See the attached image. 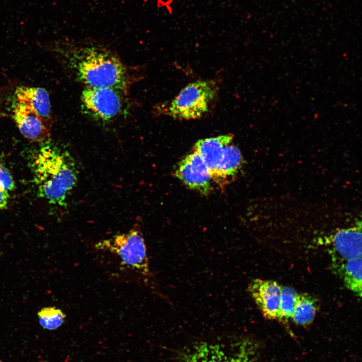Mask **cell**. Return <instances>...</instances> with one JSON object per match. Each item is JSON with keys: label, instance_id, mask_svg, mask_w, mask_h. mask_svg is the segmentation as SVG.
<instances>
[{"label": "cell", "instance_id": "obj_13", "mask_svg": "<svg viewBox=\"0 0 362 362\" xmlns=\"http://www.w3.org/2000/svg\"><path fill=\"white\" fill-rule=\"evenodd\" d=\"M243 162L241 152L236 146L231 143L225 147L219 168V186L220 187L227 185L230 179L238 173Z\"/></svg>", "mask_w": 362, "mask_h": 362}, {"label": "cell", "instance_id": "obj_14", "mask_svg": "<svg viewBox=\"0 0 362 362\" xmlns=\"http://www.w3.org/2000/svg\"><path fill=\"white\" fill-rule=\"evenodd\" d=\"M361 257L338 263V273L345 286L360 298L361 295Z\"/></svg>", "mask_w": 362, "mask_h": 362}, {"label": "cell", "instance_id": "obj_19", "mask_svg": "<svg viewBox=\"0 0 362 362\" xmlns=\"http://www.w3.org/2000/svg\"><path fill=\"white\" fill-rule=\"evenodd\" d=\"M9 192L0 190V210L6 208L9 198Z\"/></svg>", "mask_w": 362, "mask_h": 362}, {"label": "cell", "instance_id": "obj_18", "mask_svg": "<svg viewBox=\"0 0 362 362\" xmlns=\"http://www.w3.org/2000/svg\"><path fill=\"white\" fill-rule=\"evenodd\" d=\"M15 188L13 177L0 157V190L9 192Z\"/></svg>", "mask_w": 362, "mask_h": 362}, {"label": "cell", "instance_id": "obj_20", "mask_svg": "<svg viewBox=\"0 0 362 362\" xmlns=\"http://www.w3.org/2000/svg\"><path fill=\"white\" fill-rule=\"evenodd\" d=\"M0 362H1V360H0Z\"/></svg>", "mask_w": 362, "mask_h": 362}, {"label": "cell", "instance_id": "obj_12", "mask_svg": "<svg viewBox=\"0 0 362 362\" xmlns=\"http://www.w3.org/2000/svg\"><path fill=\"white\" fill-rule=\"evenodd\" d=\"M233 135L227 134L198 141L194 151L202 158L207 166L213 182L219 184V168L225 147L232 143Z\"/></svg>", "mask_w": 362, "mask_h": 362}, {"label": "cell", "instance_id": "obj_15", "mask_svg": "<svg viewBox=\"0 0 362 362\" xmlns=\"http://www.w3.org/2000/svg\"><path fill=\"white\" fill-rule=\"evenodd\" d=\"M316 299L308 294H298L292 316L296 324L307 325L314 320L318 309Z\"/></svg>", "mask_w": 362, "mask_h": 362}, {"label": "cell", "instance_id": "obj_1", "mask_svg": "<svg viewBox=\"0 0 362 362\" xmlns=\"http://www.w3.org/2000/svg\"><path fill=\"white\" fill-rule=\"evenodd\" d=\"M66 73L84 88L116 87L129 89L137 71L105 46L60 40L40 43Z\"/></svg>", "mask_w": 362, "mask_h": 362}, {"label": "cell", "instance_id": "obj_6", "mask_svg": "<svg viewBox=\"0 0 362 362\" xmlns=\"http://www.w3.org/2000/svg\"><path fill=\"white\" fill-rule=\"evenodd\" d=\"M95 246L98 249L116 254L125 266L144 276L149 274L146 246L139 225H135L127 232L99 241Z\"/></svg>", "mask_w": 362, "mask_h": 362}, {"label": "cell", "instance_id": "obj_16", "mask_svg": "<svg viewBox=\"0 0 362 362\" xmlns=\"http://www.w3.org/2000/svg\"><path fill=\"white\" fill-rule=\"evenodd\" d=\"M40 325L44 329L53 330L60 327L64 322L65 314L55 307H44L37 313Z\"/></svg>", "mask_w": 362, "mask_h": 362}, {"label": "cell", "instance_id": "obj_10", "mask_svg": "<svg viewBox=\"0 0 362 362\" xmlns=\"http://www.w3.org/2000/svg\"><path fill=\"white\" fill-rule=\"evenodd\" d=\"M334 257L343 261L361 257V224L339 229L329 237Z\"/></svg>", "mask_w": 362, "mask_h": 362}, {"label": "cell", "instance_id": "obj_3", "mask_svg": "<svg viewBox=\"0 0 362 362\" xmlns=\"http://www.w3.org/2000/svg\"><path fill=\"white\" fill-rule=\"evenodd\" d=\"M254 344L245 338L201 341L180 354L184 362H256Z\"/></svg>", "mask_w": 362, "mask_h": 362}, {"label": "cell", "instance_id": "obj_17", "mask_svg": "<svg viewBox=\"0 0 362 362\" xmlns=\"http://www.w3.org/2000/svg\"><path fill=\"white\" fill-rule=\"evenodd\" d=\"M298 293L292 288L281 286L279 312L277 319H291Z\"/></svg>", "mask_w": 362, "mask_h": 362}, {"label": "cell", "instance_id": "obj_2", "mask_svg": "<svg viewBox=\"0 0 362 362\" xmlns=\"http://www.w3.org/2000/svg\"><path fill=\"white\" fill-rule=\"evenodd\" d=\"M32 169L39 196L51 204L64 206L78 178L70 154L50 143L44 144L34 154Z\"/></svg>", "mask_w": 362, "mask_h": 362}, {"label": "cell", "instance_id": "obj_4", "mask_svg": "<svg viewBox=\"0 0 362 362\" xmlns=\"http://www.w3.org/2000/svg\"><path fill=\"white\" fill-rule=\"evenodd\" d=\"M128 93V89L116 87L84 88L80 97L82 110L98 123H110L127 112Z\"/></svg>", "mask_w": 362, "mask_h": 362}, {"label": "cell", "instance_id": "obj_7", "mask_svg": "<svg viewBox=\"0 0 362 362\" xmlns=\"http://www.w3.org/2000/svg\"><path fill=\"white\" fill-rule=\"evenodd\" d=\"M176 176L190 189L207 195L212 190L210 173L200 155L195 151L187 155L178 163Z\"/></svg>", "mask_w": 362, "mask_h": 362}, {"label": "cell", "instance_id": "obj_8", "mask_svg": "<svg viewBox=\"0 0 362 362\" xmlns=\"http://www.w3.org/2000/svg\"><path fill=\"white\" fill-rule=\"evenodd\" d=\"M11 116L22 135L42 145L50 143L52 127L36 113L16 104H11Z\"/></svg>", "mask_w": 362, "mask_h": 362}, {"label": "cell", "instance_id": "obj_5", "mask_svg": "<svg viewBox=\"0 0 362 362\" xmlns=\"http://www.w3.org/2000/svg\"><path fill=\"white\" fill-rule=\"evenodd\" d=\"M213 81L198 80L184 87L169 104L158 107L160 112L173 118L192 120L201 117L209 110L217 93Z\"/></svg>", "mask_w": 362, "mask_h": 362}, {"label": "cell", "instance_id": "obj_9", "mask_svg": "<svg viewBox=\"0 0 362 362\" xmlns=\"http://www.w3.org/2000/svg\"><path fill=\"white\" fill-rule=\"evenodd\" d=\"M11 104L19 105L29 109L52 127L54 117L49 95L45 89L19 85L14 92Z\"/></svg>", "mask_w": 362, "mask_h": 362}, {"label": "cell", "instance_id": "obj_11", "mask_svg": "<svg viewBox=\"0 0 362 362\" xmlns=\"http://www.w3.org/2000/svg\"><path fill=\"white\" fill-rule=\"evenodd\" d=\"M281 285L272 280L256 279L248 291L261 313L267 319H277L280 305Z\"/></svg>", "mask_w": 362, "mask_h": 362}]
</instances>
